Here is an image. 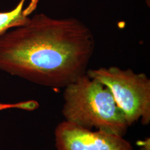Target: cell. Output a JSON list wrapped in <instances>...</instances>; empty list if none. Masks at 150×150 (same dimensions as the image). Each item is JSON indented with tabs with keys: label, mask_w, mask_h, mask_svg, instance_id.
Returning a JSON list of instances; mask_svg holds the SVG:
<instances>
[{
	"label": "cell",
	"mask_w": 150,
	"mask_h": 150,
	"mask_svg": "<svg viewBox=\"0 0 150 150\" xmlns=\"http://www.w3.org/2000/svg\"><path fill=\"white\" fill-rule=\"evenodd\" d=\"M146 1V4H147V6L149 7L150 6V0H145Z\"/></svg>",
	"instance_id": "52a82bcc"
},
{
	"label": "cell",
	"mask_w": 150,
	"mask_h": 150,
	"mask_svg": "<svg viewBox=\"0 0 150 150\" xmlns=\"http://www.w3.org/2000/svg\"><path fill=\"white\" fill-rule=\"evenodd\" d=\"M95 46L91 30L80 20L38 13L0 35V70L64 88L86 74Z\"/></svg>",
	"instance_id": "6da1fadb"
},
{
	"label": "cell",
	"mask_w": 150,
	"mask_h": 150,
	"mask_svg": "<svg viewBox=\"0 0 150 150\" xmlns=\"http://www.w3.org/2000/svg\"><path fill=\"white\" fill-rule=\"evenodd\" d=\"M86 74L109 90L129 127L138 121L149 125L150 79L147 75L116 66L91 69Z\"/></svg>",
	"instance_id": "3957f363"
},
{
	"label": "cell",
	"mask_w": 150,
	"mask_h": 150,
	"mask_svg": "<svg viewBox=\"0 0 150 150\" xmlns=\"http://www.w3.org/2000/svg\"><path fill=\"white\" fill-rule=\"evenodd\" d=\"M139 144L140 150H150V140L149 138L140 141Z\"/></svg>",
	"instance_id": "8992f818"
},
{
	"label": "cell",
	"mask_w": 150,
	"mask_h": 150,
	"mask_svg": "<svg viewBox=\"0 0 150 150\" xmlns=\"http://www.w3.org/2000/svg\"><path fill=\"white\" fill-rule=\"evenodd\" d=\"M40 0H20L16 7L7 12H0V35L13 28L23 25L36 10Z\"/></svg>",
	"instance_id": "5b68a950"
},
{
	"label": "cell",
	"mask_w": 150,
	"mask_h": 150,
	"mask_svg": "<svg viewBox=\"0 0 150 150\" xmlns=\"http://www.w3.org/2000/svg\"><path fill=\"white\" fill-rule=\"evenodd\" d=\"M62 115L65 121L83 128L125 136L129 125L109 90L99 81L83 75L65 86Z\"/></svg>",
	"instance_id": "7a4b0ae2"
},
{
	"label": "cell",
	"mask_w": 150,
	"mask_h": 150,
	"mask_svg": "<svg viewBox=\"0 0 150 150\" xmlns=\"http://www.w3.org/2000/svg\"><path fill=\"white\" fill-rule=\"evenodd\" d=\"M57 150H134L124 136L102 130H91L63 121L56 127Z\"/></svg>",
	"instance_id": "277c9868"
}]
</instances>
